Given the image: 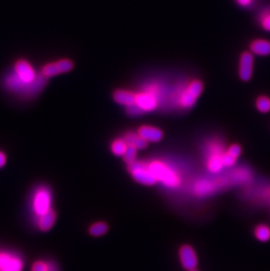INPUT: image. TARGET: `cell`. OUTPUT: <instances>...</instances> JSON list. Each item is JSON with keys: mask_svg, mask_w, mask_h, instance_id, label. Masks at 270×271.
I'll return each mask as SVG.
<instances>
[{"mask_svg": "<svg viewBox=\"0 0 270 271\" xmlns=\"http://www.w3.org/2000/svg\"><path fill=\"white\" fill-rule=\"evenodd\" d=\"M159 105V95L156 88H150L136 94L135 106L139 107L142 112L156 110Z\"/></svg>", "mask_w": 270, "mask_h": 271, "instance_id": "4", "label": "cell"}, {"mask_svg": "<svg viewBox=\"0 0 270 271\" xmlns=\"http://www.w3.org/2000/svg\"><path fill=\"white\" fill-rule=\"evenodd\" d=\"M5 86L14 92L22 94H36L46 83V78L38 76L32 64L27 60H19L14 64V71L5 79Z\"/></svg>", "mask_w": 270, "mask_h": 271, "instance_id": "1", "label": "cell"}, {"mask_svg": "<svg viewBox=\"0 0 270 271\" xmlns=\"http://www.w3.org/2000/svg\"><path fill=\"white\" fill-rule=\"evenodd\" d=\"M256 107L261 112L270 111V99L266 96H261L256 101Z\"/></svg>", "mask_w": 270, "mask_h": 271, "instance_id": "20", "label": "cell"}, {"mask_svg": "<svg viewBox=\"0 0 270 271\" xmlns=\"http://www.w3.org/2000/svg\"><path fill=\"white\" fill-rule=\"evenodd\" d=\"M124 139L127 141V144L135 146L137 149H143L147 146V140H144L138 133L135 134V133L129 132L125 136Z\"/></svg>", "mask_w": 270, "mask_h": 271, "instance_id": "15", "label": "cell"}, {"mask_svg": "<svg viewBox=\"0 0 270 271\" xmlns=\"http://www.w3.org/2000/svg\"><path fill=\"white\" fill-rule=\"evenodd\" d=\"M223 145L219 140H212L206 148V166L209 171L217 174L223 169V156L225 154Z\"/></svg>", "mask_w": 270, "mask_h": 271, "instance_id": "3", "label": "cell"}, {"mask_svg": "<svg viewBox=\"0 0 270 271\" xmlns=\"http://www.w3.org/2000/svg\"><path fill=\"white\" fill-rule=\"evenodd\" d=\"M136 94L128 91V90H119L115 91L114 100L117 103L126 106L127 107H132L135 105Z\"/></svg>", "mask_w": 270, "mask_h": 271, "instance_id": "12", "label": "cell"}, {"mask_svg": "<svg viewBox=\"0 0 270 271\" xmlns=\"http://www.w3.org/2000/svg\"><path fill=\"white\" fill-rule=\"evenodd\" d=\"M252 53L257 55H269L270 54V41L267 40H255L250 45Z\"/></svg>", "mask_w": 270, "mask_h": 271, "instance_id": "13", "label": "cell"}, {"mask_svg": "<svg viewBox=\"0 0 270 271\" xmlns=\"http://www.w3.org/2000/svg\"><path fill=\"white\" fill-rule=\"evenodd\" d=\"M128 169L134 179L141 185H154L157 183L147 163L135 161L131 164H128Z\"/></svg>", "mask_w": 270, "mask_h": 271, "instance_id": "5", "label": "cell"}, {"mask_svg": "<svg viewBox=\"0 0 270 271\" xmlns=\"http://www.w3.org/2000/svg\"><path fill=\"white\" fill-rule=\"evenodd\" d=\"M148 164L156 182H160L168 188H176L180 185L181 179L176 170L161 161H154Z\"/></svg>", "mask_w": 270, "mask_h": 271, "instance_id": "2", "label": "cell"}, {"mask_svg": "<svg viewBox=\"0 0 270 271\" xmlns=\"http://www.w3.org/2000/svg\"><path fill=\"white\" fill-rule=\"evenodd\" d=\"M32 271H48V263L44 262H37L33 264Z\"/></svg>", "mask_w": 270, "mask_h": 271, "instance_id": "24", "label": "cell"}, {"mask_svg": "<svg viewBox=\"0 0 270 271\" xmlns=\"http://www.w3.org/2000/svg\"><path fill=\"white\" fill-rule=\"evenodd\" d=\"M22 261L14 255L3 253L0 254V271H21Z\"/></svg>", "mask_w": 270, "mask_h": 271, "instance_id": "10", "label": "cell"}, {"mask_svg": "<svg viewBox=\"0 0 270 271\" xmlns=\"http://www.w3.org/2000/svg\"><path fill=\"white\" fill-rule=\"evenodd\" d=\"M227 152L229 153L231 156H233L235 158H238L239 156H241V153H242V148L239 146V145H233L231 146L228 149H227Z\"/></svg>", "mask_w": 270, "mask_h": 271, "instance_id": "23", "label": "cell"}, {"mask_svg": "<svg viewBox=\"0 0 270 271\" xmlns=\"http://www.w3.org/2000/svg\"><path fill=\"white\" fill-rule=\"evenodd\" d=\"M56 219V214L50 210L48 213L40 216L39 218V227L41 231H49L54 226Z\"/></svg>", "mask_w": 270, "mask_h": 271, "instance_id": "14", "label": "cell"}, {"mask_svg": "<svg viewBox=\"0 0 270 271\" xmlns=\"http://www.w3.org/2000/svg\"><path fill=\"white\" fill-rule=\"evenodd\" d=\"M196 271V270H192V271Z\"/></svg>", "mask_w": 270, "mask_h": 271, "instance_id": "28", "label": "cell"}, {"mask_svg": "<svg viewBox=\"0 0 270 271\" xmlns=\"http://www.w3.org/2000/svg\"><path fill=\"white\" fill-rule=\"evenodd\" d=\"M236 1H237L238 4H240L241 6L247 7V6H250L252 4L254 0H236Z\"/></svg>", "mask_w": 270, "mask_h": 271, "instance_id": "25", "label": "cell"}, {"mask_svg": "<svg viewBox=\"0 0 270 271\" xmlns=\"http://www.w3.org/2000/svg\"><path fill=\"white\" fill-rule=\"evenodd\" d=\"M137 148H135V146L128 144L127 145V150L124 154V160L126 163H127L128 164H131L134 162H135V158H136V155H137Z\"/></svg>", "mask_w": 270, "mask_h": 271, "instance_id": "19", "label": "cell"}, {"mask_svg": "<svg viewBox=\"0 0 270 271\" xmlns=\"http://www.w3.org/2000/svg\"><path fill=\"white\" fill-rule=\"evenodd\" d=\"M254 234L259 241L265 243L270 239V228L265 225H260L256 227Z\"/></svg>", "mask_w": 270, "mask_h": 271, "instance_id": "18", "label": "cell"}, {"mask_svg": "<svg viewBox=\"0 0 270 271\" xmlns=\"http://www.w3.org/2000/svg\"><path fill=\"white\" fill-rule=\"evenodd\" d=\"M127 145L128 144L124 138L117 139L111 144V151L115 156H123L127 150Z\"/></svg>", "mask_w": 270, "mask_h": 271, "instance_id": "16", "label": "cell"}, {"mask_svg": "<svg viewBox=\"0 0 270 271\" xmlns=\"http://www.w3.org/2000/svg\"><path fill=\"white\" fill-rule=\"evenodd\" d=\"M48 271H59L57 265L54 263H48Z\"/></svg>", "mask_w": 270, "mask_h": 271, "instance_id": "26", "label": "cell"}, {"mask_svg": "<svg viewBox=\"0 0 270 271\" xmlns=\"http://www.w3.org/2000/svg\"><path fill=\"white\" fill-rule=\"evenodd\" d=\"M51 206V194L49 190L46 188H41L38 190L34 201H33V207L37 215L40 217L41 215L48 213L50 211Z\"/></svg>", "mask_w": 270, "mask_h": 271, "instance_id": "7", "label": "cell"}, {"mask_svg": "<svg viewBox=\"0 0 270 271\" xmlns=\"http://www.w3.org/2000/svg\"><path fill=\"white\" fill-rule=\"evenodd\" d=\"M179 256L183 267L187 271L195 270L197 265V257L192 247L188 245L183 246L179 251Z\"/></svg>", "mask_w": 270, "mask_h": 271, "instance_id": "8", "label": "cell"}, {"mask_svg": "<svg viewBox=\"0 0 270 271\" xmlns=\"http://www.w3.org/2000/svg\"><path fill=\"white\" fill-rule=\"evenodd\" d=\"M261 25L262 27L270 32V10L263 12L261 15Z\"/></svg>", "mask_w": 270, "mask_h": 271, "instance_id": "21", "label": "cell"}, {"mask_svg": "<svg viewBox=\"0 0 270 271\" xmlns=\"http://www.w3.org/2000/svg\"><path fill=\"white\" fill-rule=\"evenodd\" d=\"M254 68V56L249 52H244L240 59L239 73L243 81H248L252 78Z\"/></svg>", "mask_w": 270, "mask_h": 271, "instance_id": "9", "label": "cell"}, {"mask_svg": "<svg viewBox=\"0 0 270 271\" xmlns=\"http://www.w3.org/2000/svg\"><path fill=\"white\" fill-rule=\"evenodd\" d=\"M73 62L69 59H61L57 62L46 64L41 70V74L45 78L54 77L57 75L67 73L73 69Z\"/></svg>", "mask_w": 270, "mask_h": 271, "instance_id": "6", "label": "cell"}, {"mask_svg": "<svg viewBox=\"0 0 270 271\" xmlns=\"http://www.w3.org/2000/svg\"><path fill=\"white\" fill-rule=\"evenodd\" d=\"M138 134L147 140V142H157L162 140L163 134L159 128H154L151 126H142L139 128Z\"/></svg>", "mask_w": 270, "mask_h": 271, "instance_id": "11", "label": "cell"}, {"mask_svg": "<svg viewBox=\"0 0 270 271\" xmlns=\"http://www.w3.org/2000/svg\"><path fill=\"white\" fill-rule=\"evenodd\" d=\"M108 230V226H107L106 223L104 222H98L96 224L91 225V226L89 229L90 235L95 236V237H98V236H102L104 234L107 233Z\"/></svg>", "mask_w": 270, "mask_h": 271, "instance_id": "17", "label": "cell"}, {"mask_svg": "<svg viewBox=\"0 0 270 271\" xmlns=\"http://www.w3.org/2000/svg\"><path fill=\"white\" fill-rule=\"evenodd\" d=\"M236 161H237V158L233 157V156L230 155L229 153L225 151L224 156H223V164H224V167H226V168L233 167V165L235 164Z\"/></svg>", "mask_w": 270, "mask_h": 271, "instance_id": "22", "label": "cell"}, {"mask_svg": "<svg viewBox=\"0 0 270 271\" xmlns=\"http://www.w3.org/2000/svg\"><path fill=\"white\" fill-rule=\"evenodd\" d=\"M5 162H6V158L4 156V154L2 152H0V168L3 167L5 164Z\"/></svg>", "mask_w": 270, "mask_h": 271, "instance_id": "27", "label": "cell"}]
</instances>
